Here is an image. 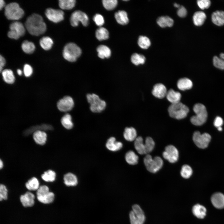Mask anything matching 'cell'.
<instances>
[{"label":"cell","mask_w":224,"mask_h":224,"mask_svg":"<svg viewBox=\"0 0 224 224\" xmlns=\"http://www.w3.org/2000/svg\"><path fill=\"white\" fill-rule=\"evenodd\" d=\"M197 2L198 7L202 10L208 8L211 4V1L209 0H198Z\"/></svg>","instance_id":"48"},{"label":"cell","mask_w":224,"mask_h":224,"mask_svg":"<svg viewBox=\"0 0 224 224\" xmlns=\"http://www.w3.org/2000/svg\"><path fill=\"white\" fill-rule=\"evenodd\" d=\"M35 142L40 145H44L47 139V134L44 131L38 130L35 131L33 135Z\"/></svg>","instance_id":"19"},{"label":"cell","mask_w":224,"mask_h":224,"mask_svg":"<svg viewBox=\"0 0 224 224\" xmlns=\"http://www.w3.org/2000/svg\"><path fill=\"white\" fill-rule=\"evenodd\" d=\"M61 122L62 125L67 129H71L73 127L72 117L69 114H66L62 117Z\"/></svg>","instance_id":"36"},{"label":"cell","mask_w":224,"mask_h":224,"mask_svg":"<svg viewBox=\"0 0 224 224\" xmlns=\"http://www.w3.org/2000/svg\"><path fill=\"white\" fill-rule=\"evenodd\" d=\"M7 197V190L6 186L3 184L0 185V200H6Z\"/></svg>","instance_id":"49"},{"label":"cell","mask_w":224,"mask_h":224,"mask_svg":"<svg viewBox=\"0 0 224 224\" xmlns=\"http://www.w3.org/2000/svg\"><path fill=\"white\" fill-rule=\"evenodd\" d=\"M223 123V119L219 116L217 117L215 119L214 125V126L217 128L221 127Z\"/></svg>","instance_id":"53"},{"label":"cell","mask_w":224,"mask_h":224,"mask_svg":"<svg viewBox=\"0 0 224 224\" xmlns=\"http://www.w3.org/2000/svg\"><path fill=\"white\" fill-rule=\"evenodd\" d=\"M123 136L124 138L128 141H134L137 137V131L132 127L126 128L124 132Z\"/></svg>","instance_id":"29"},{"label":"cell","mask_w":224,"mask_h":224,"mask_svg":"<svg viewBox=\"0 0 224 224\" xmlns=\"http://www.w3.org/2000/svg\"><path fill=\"white\" fill-rule=\"evenodd\" d=\"M40 46L43 49L47 50L52 48L53 42L50 37L44 36L40 39Z\"/></svg>","instance_id":"38"},{"label":"cell","mask_w":224,"mask_h":224,"mask_svg":"<svg viewBox=\"0 0 224 224\" xmlns=\"http://www.w3.org/2000/svg\"><path fill=\"white\" fill-rule=\"evenodd\" d=\"M1 72L3 79L6 82L12 84L14 82L15 77L12 70L6 69L2 70Z\"/></svg>","instance_id":"33"},{"label":"cell","mask_w":224,"mask_h":224,"mask_svg":"<svg viewBox=\"0 0 224 224\" xmlns=\"http://www.w3.org/2000/svg\"><path fill=\"white\" fill-rule=\"evenodd\" d=\"M35 196L32 193L28 191L20 197V200L24 207H30L34 204Z\"/></svg>","instance_id":"18"},{"label":"cell","mask_w":224,"mask_h":224,"mask_svg":"<svg viewBox=\"0 0 224 224\" xmlns=\"http://www.w3.org/2000/svg\"><path fill=\"white\" fill-rule=\"evenodd\" d=\"M86 98L90 105V109L92 112L99 113L105 109L106 106L105 102L101 100L97 95L95 94H88Z\"/></svg>","instance_id":"7"},{"label":"cell","mask_w":224,"mask_h":224,"mask_svg":"<svg viewBox=\"0 0 224 224\" xmlns=\"http://www.w3.org/2000/svg\"><path fill=\"white\" fill-rule=\"evenodd\" d=\"M70 22L72 26L74 27L77 26L79 22H81L84 26H86L88 25L89 19L86 13L78 10L74 12L72 14Z\"/></svg>","instance_id":"12"},{"label":"cell","mask_w":224,"mask_h":224,"mask_svg":"<svg viewBox=\"0 0 224 224\" xmlns=\"http://www.w3.org/2000/svg\"><path fill=\"white\" fill-rule=\"evenodd\" d=\"M81 49L76 44L70 43L66 44L63 50V56L67 60L71 62L75 61L81 55Z\"/></svg>","instance_id":"4"},{"label":"cell","mask_w":224,"mask_h":224,"mask_svg":"<svg viewBox=\"0 0 224 224\" xmlns=\"http://www.w3.org/2000/svg\"><path fill=\"white\" fill-rule=\"evenodd\" d=\"M24 73L26 77H29L32 73L33 69L28 64H26L24 67Z\"/></svg>","instance_id":"51"},{"label":"cell","mask_w":224,"mask_h":224,"mask_svg":"<svg viewBox=\"0 0 224 224\" xmlns=\"http://www.w3.org/2000/svg\"><path fill=\"white\" fill-rule=\"evenodd\" d=\"M155 145V142L150 137H147L144 143L145 154H148L153 150Z\"/></svg>","instance_id":"45"},{"label":"cell","mask_w":224,"mask_h":224,"mask_svg":"<svg viewBox=\"0 0 224 224\" xmlns=\"http://www.w3.org/2000/svg\"><path fill=\"white\" fill-rule=\"evenodd\" d=\"M45 14L49 20L54 23H58L64 19V12L61 10L48 8L45 11Z\"/></svg>","instance_id":"14"},{"label":"cell","mask_w":224,"mask_h":224,"mask_svg":"<svg viewBox=\"0 0 224 224\" xmlns=\"http://www.w3.org/2000/svg\"><path fill=\"white\" fill-rule=\"evenodd\" d=\"M134 147L137 152L140 154H145L144 143L142 137H137L134 140Z\"/></svg>","instance_id":"32"},{"label":"cell","mask_w":224,"mask_h":224,"mask_svg":"<svg viewBox=\"0 0 224 224\" xmlns=\"http://www.w3.org/2000/svg\"><path fill=\"white\" fill-rule=\"evenodd\" d=\"M144 163L147 170L149 172L155 173L162 167L163 161L161 157L156 156L153 158L149 154H147L144 159Z\"/></svg>","instance_id":"6"},{"label":"cell","mask_w":224,"mask_h":224,"mask_svg":"<svg viewBox=\"0 0 224 224\" xmlns=\"http://www.w3.org/2000/svg\"><path fill=\"white\" fill-rule=\"evenodd\" d=\"M189 109L184 104L180 102L171 104L169 107L168 112L170 116L173 118L180 119L185 118Z\"/></svg>","instance_id":"3"},{"label":"cell","mask_w":224,"mask_h":224,"mask_svg":"<svg viewBox=\"0 0 224 224\" xmlns=\"http://www.w3.org/2000/svg\"><path fill=\"white\" fill-rule=\"evenodd\" d=\"M174 6L175 7L178 8H179L180 7V6L179 4H178L176 3H175L174 4Z\"/></svg>","instance_id":"58"},{"label":"cell","mask_w":224,"mask_h":224,"mask_svg":"<svg viewBox=\"0 0 224 224\" xmlns=\"http://www.w3.org/2000/svg\"><path fill=\"white\" fill-rule=\"evenodd\" d=\"M212 21L215 25L221 26L224 25V12L217 11L212 15Z\"/></svg>","instance_id":"22"},{"label":"cell","mask_w":224,"mask_h":224,"mask_svg":"<svg viewBox=\"0 0 224 224\" xmlns=\"http://www.w3.org/2000/svg\"><path fill=\"white\" fill-rule=\"evenodd\" d=\"M96 36L99 40H102L108 39L109 37V33L105 28L100 27L97 29L96 32Z\"/></svg>","instance_id":"39"},{"label":"cell","mask_w":224,"mask_h":224,"mask_svg":"<svg viewBox=\"0 0 224 224\" xmlns=\"http://www.w3.org/2000/svg\"><path fill=\"white\" fill-rule=\"evenodd\" d=\"M6 63L5 59L1 55L0 56V71L1 72Z\"/></svg>","instance_id":"54"},{"label":"cell","mask_w":224,"mask_h":224,"mask_svg":"<svg viewBox=\"0 0 224 224\" xmlns=\"http://www.w3.org/2000/svg\"><path fill=\"white\" fill-rule=\"evenodd\" d=\"M211 202L216 208L221 209L224 208V195L220 192L213 194L211 198Z\"/></svg>","instance_id":"16"},{"label":"cell","mask_w":224,"mask_h":224,"mask_svg":"<svg viewBox=\"0 0 224 224\" xmlns=\"http://www.w3.org/2000/svg\"><path fill=\"white\" fill-rule=\"evenodd\" d=\"M74 105L72 98L69 96H66L59 100L57 103L58 109L61 111L66 112L71 110Z\"/></svg>","instance_id":"15"},{"label":"cell","mask_w":224,"mask_h":224,"mask_svg":"<svg viewBox=\"0 0 224 224\" xmlns=\"http://www.w3.org/2000/svg\"><path fill=\"white\" fill-rule=\"evenodd\" d=\"M217 129L219 131H221L222 130V128L221 127L218 128Z\"/></svg>","instance_id":"59"},{"label":"cell","mask_w":224,"mask_h":224,"mask_svg":"<svg viewBox=\"0 0 224 224\" xmlns=\"http://www.w3.org/2000/svg\"><path fill=\"white\" fill-rule=\"evenodd\" d=\"M166 96L171 104H174L180 102L181 96L179 92L170 89L167 91Z\"/></svg>","instance_id":"23"},{"label":"cell","mask_w":224,"mask_h":224,"mask_svg":"<svg viewBox=\"0 0 224 224\" xmlns=\"http://www.w3.org/2000/svg\"><path fill=\"white\" fill-rule=\"evenodd\" d=\"M93 20L96 24L99 26H102L104 23L103 16L100 14H96L93 17Z\"/></svg>","instance_id":"50"},{"label":"cell","mask_w":224,"mask_h":224,"mask_svg":"<svg viewBox=\"0 0 224 224\" xmlns=\"http://www.w3.org/2000/svg\"><path fill=\"white\" fill-rule=\"evenodd\" d=\"M21 48L25 53L30 54L32 53L34 51L35 46L33 42L25 40L22 43Z\"/></svg>","instance_id":"42"},{"label":"cell","mask_w":224,"mask_h":224,"mask_svg":"<svg viewBox=\"0 0 224 224\" xmlns=\"http://www.w3.org/2000/svg\"><path fill=\"white\" fill-rule=\"evenodd\" d=\"M206 18V16L204 12L202 11L195 12L193 16V21L195 25L200 26L204 23Z\"/></svg>","instance_id":"24"},{"label":"cell","mask_w":224,"mask_h":224,"mask_svg":"<svg viewBox=\"0 0 224 224\" xmlns=\"http://www.w3.org/2000/svg\"><path fill=\"white\" fill-rule=\"evenodd\" d=\"M163 158L171 163L176 162L179 158V152L176 148L172 145L166 147L162 153Z\"/></svg>","instance_id":"13"},{"label":"cell","mask_w":224,"mask_h":224,"mask_svg":"<svg viewBox=\"0 0 224 224\" xmlns=\"http://www.w3.org/2000/svg\"><path fill=\"white\" fill-rule=\"evenodd\" d=\"M9 28L10 30L8 32L7 35L11 39H17L25 33L24 27L21 22L15 21L12 23Z\"/></svg>","instance_id":"10"},{"label":"cell","mask_w":224,"mask_h":224,"mask_svg":"<svg viewBox=\"0 0 224 224\" xmlns=\"http://www.w3.org/2000/svg\"><path fill=\"white\" fill-rule=\"evenodd\" d=\"M125 159L127 162L131 165H135L138 162V157L132 151L128 152L125 155Z\"/></svg>","instance_id":"35"},{"label":"cell","mask_w":224,"mask_h":224,"mask_svg":"<svg viewBox=\"0 0 224 224\" xmlns=\"http://www.w3.org/2000/svg\"><path fill=\"white\" fill-rule=\"evenodd\" d=\"M5 15L10 20H16L21 18L24 16L23 10L16 2H12L5 7Z\"/></svg>","instance_id":"5"},{"label":"cell","mask_w":224,"mask_h":224,"mask_svg":"<svg viewBox=\"0 0 224 224\" xmlns=\"http://www.w3.org/2000/svg\"><path fill=\"white\" fill-rule=\"evenodd\" d=\"M5 2L3 0H0V9L1 10L5 6Z\"/></svg>","instance_id":"55"},{"label":"cell","mask_w":224,"mask_h":224,"mask_svg":"<svg viewBox=\"0 0 224 224\" xmlns=\"http://www.w3.org/2000/svg\"><path fill=\"white\" fill-rule=\"evenodd\" d=\"M193 110L196 115L190 118V121L196 126H201L206 121L208 113L205 106L201 103H197L194 106Z\"/></svg>","instance_id":"2"},{"label":"cell","mask_w":224,"mask_h":224,"mask_svg":"<svg viewBox=\"0 0 224 224\" xmlns=\"http://www.w3.org/2000/svg\"><path fill=\"white\" fill-rule=\"evenodd\" d=\"M106 147L109 150L115 152L121 149L123 144L120 142L116 141L114 137H111L107 140Z\"/></svg>","instance_id":"20"},{"label":"cell","mask_w":224,"mask_h":224,"mask_svg":"<svg viewBox=\"0 0 224 224\" xmlns=\"http://www.w3.org/2000/svg\"><path fill=\"white\" fill-rule=\"evenodd\" d=\"M138 43L139 47L143 49H148L151 44L149 39L147 37L143 36H140L139 37Z\"/></svg>","instance_id":"44"},{"label":"cell","mask_w":224,"mask_h":224,"mask_svg":"<svg viewBox=\"0 0 224 224\" xmlns=\"http://www.w3.org/2000/svg\"><path fill=\"white\" fill-rule=\"evenodd\" d=\"M192 172V170L190 166L187 165H184L182 167L180 175L184 178L188 179L191 176Z\"/></svg>","instance_id":"46"},{"label":"cell","mask_w":224,"mask_h":224,"mask_svg":"<svg viewBox=\"0 0 224 224\" xmlns=\"http://www.w3.org/2000/svg\"><path fill=\"white\" fill-rule=\"evenodd\" d=\"M214 66L216 68L220 69H224V53H221L219 57L215 56L213 58Z\"/></svg>","instance_id":"40"},{"label":"cell","mask_w":224,"mask_h":224,"mask_svg":"<svg viewBox=\"0 0 224 224\" xmlns=\"http://www.w3.org/2000/svg\"><path fill=\"white\" fill-rule=\"evenodd\" d=\"M145 60V58L143 55L136 53L133 54L131 58L132 63L136 65L143 64Z\"/></svg>","instance_id":"43"},{"label":"cell","mask_w":224,"mask_h":224,"mask_svg":"<svg viewBox=\"0 0 224 224\" xmlns=\"http://www.w3.org/2000/svg\"><path fill=\"white\" fill-rule=\"evenodd\" d=\"M64 184L68 186H74L78 183V180L76 175L72 173H68L63 176Z\"/></svg>","instance_id":"25"},{"label":"cell","mask_w":224,"mask_h":224,"mask_svg":"<svg viewBox=\"0 0 224 224\" xmlns=\"http://www.w3.org/2000/svg\"><path fill=\"white\" fill-rule=\"evenodd\" d=\"M98 57L102 59L109 58L111 54V51L110 48L106 45H99L97 49Z\"/></svg>","instance_id":"31"},{"label":"cell","mask_w":224,"mask_h":224,"mask_svg":"<svg viewBox=\"0 0 224 224\" xmlns=\"http://www.w3.org/2000/svg\"><path fill=\"white\" fill-rule=\"evenodd\" d=\"M167 91L166 87L163 84L159 83L154 86L152 93L155 97L162 99L166 96Z\"/></svg>","instance_id":"17"},{"label":"cell","mask_w":224,"mask_h":224,"mask_svg":"<svg viewBox=\"0 0 224 224\" xmlns=\"http://www.w3.org/2000/svg\"><path fill=\"white\" fill-rule=\"evenodd\" d=\"M53 129V127L52 125L49 124H44L40 125H36L30 127L25 130L23 133V134L25 136H27L32 133H33L35 131L37 130L47 131L52 130Z\"/></svg>","instance_id":"21"},{"label":"cell","mask_w":224,"mask_h":224,"mask_svg":"<svg viewBox=\"0 0 224 224\" xmlns=\"http://www.w3.org/2000/svg\"><path fill=\"white\" fill-rule=\"evenodd\" d=\"M37 198L40 202L44 204L52 203L54 200V193L49 191V188L46 185L40 186L36 192Z\"/></svg>","instance_id":"8"},{"label":"cell","mask_w":224,"mask_h":224,"mask_svg":"<svg viewBox=\"0 0 224 224\" xmlns=\"http://www.w3.org/2000/svg\"><path fill=\"white\" fill-rule=\"evenodd\" d=\"M194 215L198 218H203L206 215V209L203 206L199 204L194 205L192 208Z\"/></svg>","instance_id":"30"},{"label":"cell","mask_w":224,"mask_h":224,"mask_svg":"<svg viewBox=\"0 0 224 224\" xmlns=\"http://www.w3.org/2000/svg\"><path fill=\"white\" fill-rule=\"evenodd\" d=\"M114 16L117 22L120 25H125L129 22L127 14L124 11H119L116 12Z\"/></svg>","instance_id":"28"},{"label":"cell","mask_w":224,"mask_h":224,"mask_svg":"<svg viewBox=\"0 0 224 224\" xmlns=\"http://www.w3.org/2000/svg\"><path fill=\"white\" fill-rule=\"evenodd\" d=\"M156 22L158 25L162 28L171 27L173 26L174 22L172 19L167 16H161L158 17Z\"/></svg>","instance_id":"27"},{"label":"cell","mask_w":224,"mask_h":224,"mask_svg":"<svg viewBox=\"0 0 224 224\" xmlns=\"http://www.w3.org/2000/svg\"><path fill=\"white\" fill-rule=\"evenodd\" d=\"M56 174L54 171L49 170L45 171L41 175V178L44 181L47 182H53L56 179Z\"/></svg>","instance_id":"37"},{"label":"cell","mask_w":224,"mask_h":224,"mask_svg":"<svg viewBox=\"0 0 224 224\" xmlns=\"http://www.w3.org/2000/svg\"><path fill=\"white\" fill-rule=\"evenodd\" d=\"M102 3L106 9L111 10L116 7L118 1L116 0H104L102 1Z\"/></svg>","instance_id":"47"},{"label":"cell","mask_w":224,"mask_h":224,"mask_svg":"<svg viewBox=\"0 0 224 224\" xmlns=\"http://www.w3.org/2000/svg\"><path fill=\"white\" fill-rule=\"evenodd\" d=\"M25 26L31 35L38 36L44 33L46 30V26L42 17L37 14L29 16L25 22Z\"/></svg>","instance_id":"1"},{"label":"cell","mask_w":224,"mask_h":224,"mask_svg":"<svg viewBox=\"0 0 224 224\" xmlns=\"http://www.w3.org/2000/svg\"><path fill=\"white\" fill-rule=\"evenodd\" d=\"M39 185L38 179L35 177L30 179L25 184L26 188L31 191L37 190L40 186Z\"/></svg>","instance_id":"34"},{"label":"cell","mask_w":224,"mask_h":224,"mask_svg":"<svg viewBox=\"0 0 224 224\" xmlns=\"http://www.w3.org/2000/svg\"><path fill=\"white\" fill-rule=\"evenodd\" d=\"M177 86L179 89L181 91L189 90L192 88L193 83L189 79L184 77L178 80L177 82Z\"/></svg>","instance_id":"26"},{"label":"cell","mask_w":224,"mask_h":224,"mask_svg":"<svg viewBox=\"0 0 224 224\" xmlns=\"http://www.w3.org/2000/svg\"><path fill=\"white\" fill-rule=\"evenodd\" d=\"M193 139L198 147L204 149L208 146L211 139V136L207 133L201 134L199 132L196 131L193 134Z\"/></svg>","instance_id":"11"},{"label":"cell","mask_w":224,"mask_h":224,"mask_svg":"<svg viewBox=\"0 0 224 224\" xmlns=\"http://www.w3.org/2000/svg\"><path fill=\"white\" fill-rule=\"evenodd\" d=\"M17 73L19 75H21L22 73L20 69H18L17 71Z\"/></svg>","instance_id":"57"},{"label":"cell","mask_w":224,"mask_h":224,"mask_svg":"<svg viewBox=\"0 0 224 224\" xmlns=\"http://www.w3.org/2000/svg\"><path fill=\"white\" fill-rule=\"evenodd\" d=\"M59 5L62 9L69 10L72 9L75 6V0H59Z\"/></svg>","instance_id":"41"},{"label":"cell","mask_w":224,"mask_h":224,"mask_svg":"<svg viewBox=\"0 0 224 224\" xmlns=\"http://www.w3.org/2000/svg\"><path fill=\"white\" fill-rule=\"evenodd\" d=\"M129 218L131 224H143L145 222V217L144 213L138 204L132 206V210L129 213Z\"/></svg>","instance_id":"9"},{"label":"cell","mask_w":224,"mask_h":224,"mask_svg":"<svg viewBox=\"0 0 224 224\" xmlns=\"http://www.w3.org/2000/svg\"><path fill=\"white\" fill-rule=\"evenodd\" d=\"M3 166V163L2 161V160L1 159H0V168L1 169H2Z\"/></svg>","instance_id":"56"},{"label":"cell","mask_w":224,"mask_h":224,"mask_svg":"<svg viewBox=\"0 0 224 224\" xmlns=\"http://www.w3.org/2000/svg\"><path fill=\"white\" fill-rule=\"evenodd\" d=\"M177 14L180 17H184L187 15V11L184 6H180L177 10Z\"/></svg>","instance_id":"52"}]
</instances>
